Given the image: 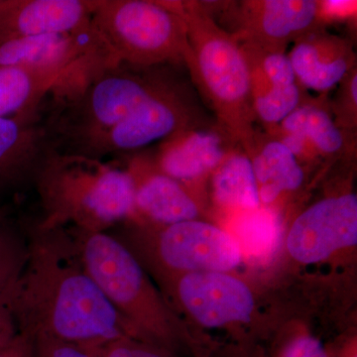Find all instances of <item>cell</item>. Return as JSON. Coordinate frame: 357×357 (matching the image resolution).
<instances>
[{
    "label": "cell",
    "mask_w": 357,
    "mask_h": 357,
    "mask_svg": "<svg viewBox=\"0 0 357 357\" xmlns=\"http://www.w3.org/2000/svg\"><path fill=\"white\" fill-rule=\"evenodd\" d=\"M333 100L328 98V107L338 128L356 134L357 126V70L354 69L340 82Z\"/></svg>",
    "instance_id": "24"
},
{
    "label": "cell",
    "mask_w": 357,
    "mask_h": 357,
    "mask_svg": "<svg viewBox=\"0 0 357 357\" xmlns=\"http://www.w3.org/2000/svg\"><path fill=\"white\" fill-rule=\"evenodd\" d=\"M236 239L241 253L249 259L265 261L274 255L281 243V223L268 208L246 211L236 227Z\"/></svg>",
    "instance_id": "23"
},
{
    "label": "cell",
    "mask_w": 357,
    "mask_h": 357,
    "mask_svg": "<svg viewBox=\"0 0 357 357\" xmlns=\"http://www.w3.org/2000/svg\"><path fill=\"white\" fill-rule=\"evenodd\" d=\"M298 83L306 91L330 95L351 70L356 54L351 40L316 28L294 42L287 54Z\"/></svg>",
    "instance_id": "16"
},
{
    "label": "cell",
    "mask_w": 357,
    "mask_h": 357,
    "mask_svg": "<svg viewBox=\"0 0 357 357\" xmlns=\"http://www.w3.org/2000/svg\"><path fill=\"white\" fill-rule=\"evenodd\" d=\"M201 126L194 100L173 77L82 155L102 159L107 155L133 153Z\"/></svg>",
    "instance_id": "8"
},
{
    "label": "cell",
    "mask_w": 357,
    "mask_h": 357,
    "mask_svg": "<svg viewBox=\"0 0 357 357\" xmlns=\"http://www.w3.org/2000/svg\"><path fill=\"white\" fill-rule=\"evenodd\" d=\"M236 22L230 32L239 43L264 51L286 52L289 44L325 26L317 0H246L231 2Z\"/></svg>",
    "instance_id": "9"
},
{
    "label": "cell",
    "mask_w": 357,
    "mask_h": 357,
    "mask_svg": "<svg viewBox=\"0 0 357 357\" xmlns=\"http://www.w3.org/2000/svg\"><path fill=\"white\" fill-rule=\"evenodd\" d=\"M29 257L27 229L18 227L0 208V303L10 305Z\"/></svg>",
    "instance_id": "22"
},
{
    "label": "cell",
    "mask_w": 357,
    "mask_h": 357,
    "mask_svg": "<svg viewBox=\"0 0 357 357\" xmlns=\"http://www.w3.org/2000/svg\"><path fill=\"white\" fill-rule=\"evenodd\" d=\"M237 144L220 124H204L167 138L150 153L161 172L188 188L213 175Z\"/></svg>",
    "instance_id": "15"
},
{
    "label": "cell",
    "mask_w": 357,
    "mask_h": 357,
    "mask_svg": "<svg viewBox=\"0 0 357 357\" xmlns=\"http://www.w3.org/2000/svg\"><path fill=\"white\" fill-rule=\"evenodd\" d=\"M245 150L252 162L261 204L270 206L282 195L297 191L304 184V165L271 134L256 131L252 144Z\"/></svg>",
    "instance_id": "20"
},
{
    "label": "cell",
    "mask_w": 357,
    "mask_h": 357,
    "mask_svg": "<svg viewBox=\"0 0 357 357\" xmlns=\"http://www.w3.org/2000/svg\"><path fill=\"white\" fill-rule=\"evenodd\" d=\"M96 0L0 1V42L89 29Z\"/></svg>",
    "instance_id": "17"
},
{
    "label": "cell",
    "mask_w": 357,
    "mask_h": 357,
    "mask_svg": "<svg viewBox=\"0 0 357 357\" xmlns=\"http://www.w3.org/2000/svg\"><path fill=\"white\" fill-rule=\"evenodd\" d=\"M282 141L301 163L318 160L347 159L356 152V138L338 128L328 96H310L277 128L266 131Z\"/></svg>",
    "instance_id": "13"
},
{
    "label": "cell",
    "mask_w": 357,
    "mask_h": 357,
    "mask_svg": "<svg viewBox=\"0 0 357 357\" xmlns=\"http://www.w3.org/2000/svg\"><path fill=\"white\" fill-rule=\"evenodd\" d=\"M168 67L115 62L93 75L72 95L52 102L53 112L44 122L53 149L83 153L172 79Z\"/></svg>",
    "instance_id": "4"
},
{
    "label": "cell",
    "mask_w": 357,
    "mask_h": 357,
    "mask_svg": "<svg viewBox=\"0 0 357 357\" xmlns=\"http://www.w3.org/2000/svg\"><path fill=\"white\" fill-rule=\"evenodd\" d=\"M32 184L42 217L37 229L105 232L134 217L132 178L122 167L51 149Z\"/></svg>",
    "instance_id": "2"
},
{
    "label": "cell",
    "mask_w": 357,
    "mask_h": 357,
    "mask_svg": "<svg viewBox=\"0 0 357 357\" xmlns=\"http://www.w3.org/2000/svg\"><path fill=\"white\" fill-rule=\"evenodd\" d=\"M96 58L116 60L93 25L79 33L20 37L0 42V67H65Z\"/></svg>",
    "instance_id": "18"
},
{
    "label": "cell",
    "mask_w": 357,
    "mask_h": 357,
    "mask_svg": "<svg viewBox=\"0 0 357 357\" xmlns=\"http://www.w3.org/2000/svg\"><path fill=\"white\" fill-rule=\"evenodd\" d=\"M279 357H330L317 338L302 335L290 340Z\"/></svg>",
    "instance_id": "27"
},
{
    "label": "cell",
    "mask_w": 357,
    "mask_h": 357,
    "mask_svg": "<svg viewBox=\"0 0 357 357\" xmlns=\"http://www.w3.org/2000/svg\"><path fill=\"white\" fill-rule=\"evenodd\" d=\"M33 338L28 333H18L10 344L0 349V357H31Z\"/></svg>",
    "instance_id": "30"
},
{
    "label": "cell",
    "mask_w": 357,
    "mask_h": 357,
    "mask_svg": "<svg viewBox=\"0 0 357 357\" xmlns=\"http://www.w3.org/2000/svg\"><path fill=\"white\" fill-rule=\"evenodd\" d=\"M64 229L82 266L110 304L136 328L143 340L170 351L174 342L172 325L139 259L109 231Z\"/></svg>",
    "instance_id": "5"
},
{
    "label": "cell",
    "mask_w": 357,
    "mask_h": 357,
    "mask_svg": "<svg viewBox=\"0 0 357 357\" xmlns=\"http://www.w3.org/2000/svg\"><path fill=\"white\" fill-rule=\"evenodd\" d=\"M91 25L119 62L137 67L184 64V20L172 1L96 0Z\"/></svg>",
    "instance_id": "6"
},
{
    "label": "cell",
    "mask_w": 357,
    "mask_h": 357,
    "mask_svg": "<svg viewBox=\"0 0 357 357\" xmlns=\"http://www.w3.org/2000/svg\"><path fill=\"white\" fill-rule=\"evenodd\" d=\"M109 64V58H96L65 67H0V119L40 115L47 98H65Z\"/></svg>",
    "instance_id": "10"
},
{
    "label": "cell",
    "mask_w": 357,
    "mask_h": 357,
    "mask_svg": "<svg viewBox=\"0 0 357 357\" xmlns=\"http://www.w3.org/2000/svg\"><path fill=\"white\" fill-rule=\"evenodd\" d=\"M53 149L42 115L0 119V198L32 184Z\"/></svg>",
    "instance_id": "19"
},
{
    "label": "cell",
    "mask_w": 357,
    "mask_h": 357,
    "mask_svg": "<svg viewBox=\"0 0 357 357\" xmlns=\"http://www.w3.org/2000/svg\"><path fill=\"white\" fill-rule=\"evenodd\" d=\"M184 20L189 54L185 66L210 102L218 122L244 149L251 146L256 117L250 73L241 45L213 20L204 3L172 1Z\"/></svg>",
    "instance_id": "3"
},
{
    "label": "cell",
    "mask_w": 357,
    "mask_h": 357,
    "mask_svg": "<svg viewBox=\"0 0 357 357\" xmlns=\"http://www.w3.org/2000/svg\"><path fill=\"white\" fill-rule=\"evenodd\" d=\"M32 338L31 357H100V349L46 335H34Z\"/></svg>",
    "instance_id": "26"
},
{
    "label": "cell",
    "mask_w": 357,
    "mask_h": 357,
    "mask_svg": "<svg viewBox=\"0 0 357 357\" xmlns=\"http://www.w3.org/2000/svg\"><path fill=\"white\" fill-rule=\"evenodd\" d=\"M100 357H174L159 345L134 337H122L100 349Z\"/></svg>",
    "instance_id": "25"
},
{
    "label": "cell",
    "mask_w": 357,
    "mask_h": 357,
    "mask_svg": "<svg viewBox=\"0 0 357 357\" xmlns=\"http://www.w3.org/2000/svg\"><path fill=\"white\" fill-rule=\"evenodd\" d=\"M324 24L331 21L347 20L356 15V1H319Z\"/></svg>",
    "instance_id": "28"
},
{
    "label": "cell",
    "mask_w": 357,
    "mask_h": 357,
    "mask_svg": "<svg viewBox=\"0 0 357 357\" xmlns=\"http://www.w3.org/2000/svg\"><path fill=\"white\" fill-rule=\"evenodd\" d=\"M124 155L122 168L132 178L135 192L130 220L163 225L197 220L199 206L189 189L161 172L150 152Z\"/></svg>",
    "instance_id": "14"
},
{
    "label": "cell",
    "mask_w": 357,
    "mask_h": 357,
    "mask_svg": "<svg viewBox=\"0 0 357 357\" xmlns=\"http://www.w3.org/2000/svg\"><path fill=\"white\" fill-rule=\"evenodd\" d=\"M20 333L10 305L0 303V349L6 347Z\"/></svg>",
    "instance_id": "29"
},
{
    "label": "cell",
    "mask_w": 357,
    "mask_h": 357,
    "mask_svg": "<svg viewBox=\"0 0 357 357\" xmlns=\"http://www.w3.org/2000/svg\"><path fill=\"white\" fill-rule=\"evenodd\" d=\"M27 232L29 257L10 301L20 332L95 349L122 337L142 340L86 273L64 229L34 225Z\"/></svg>",
    "instance_id": "1"
},
{
    "label": "cell",
    "mask_w": 357,
    "mask_h": 357,
    "mask_svg": "<svg viewBox=\"0 0 357 357\" xmlns=\"http://www.w3.org/2000/svg\"><path fill=\"white\" fill-rule=\"evenodd\" d=\"M170 283L181 306L206 328L248 321L255 309L250 289L225 272L177 275Z\"/></svg>",
    "instance_id": "12"
},
{
    "label": "cell",
    "mask_w": 357,
    "mask_h": 357,
    "mask_svg": "<svg viewBox=\"0 0 357 357\" xmlns=\"http://www.w3.org/2000/svg\"><path fill=\"white\" fill-rule=\"evenodd\" d=\"M147 227L128 220L109 231L132 252L144 251L162 269L176 274L225 272L241 264L243 253L234 237L211 223L188 220Z\"/></svg>",
    "instance_id": "7"
},
{
    "label": "cell",
    "mask_w": 357,
    "mask_h": 357,
    "mask_svg": "<svg viewBox=\"0 0 357 357\" xmlns=\"http://www.w3.org/2000/svg\"><path fill=\"white\" fill-rule=\"evenodd\" d=\"M289 253L304 264L325 260L357 243V197L352 192L328 197L307 208L289 231Z\"/></svg>",
    "instance_id": "11"
},
{
    "label": "cell",
    "mask_w": 357,
    "mask_h": 357,
    "mask_svg": "<svg viewBox=\"0 0 357 357\" xmlns=\"http://www.w3.org/2000/svg\"><path fill=\"white\" fill-rule=\"evenodd\" d=\"M211 176L213 199L220 206L245 213L261 206L252 162L243 145L237 144Z\"/></svg>",
    "instance_id": "21"
}]
</instances>
